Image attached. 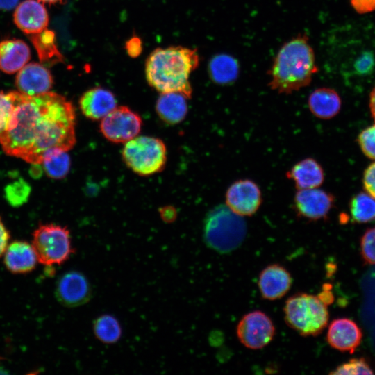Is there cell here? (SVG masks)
Returning <instances> with one entry per match:
<instances>
[{"mask_svg":"<svg viewBox=\"0 0 375 375\" xmlns=\"http://www.w3.org/2000/svg\"><path fill=\"white\" fill-rule=\"evenodd\" d=\"M14 109L0 144L8 156L42 164L51 151H68L76 143V113L72 103L52 92L28 95L8 92Z\"/></svg>","mask_w":375,"mask_h":375,"instance_id":"cell-1","label":"cell"},{"mask_svg":"<svg viewBox=\"0 0 375 375\" xmlns=\"http://www.w3.org/2000/svg\"><path fill=\"white\" fill-rule=\"evenodd\" d=\"M318 71L308 35L299 33L279 49L267 72L268 85L280 94H290L309 85Z\"/></svg>","mask_w":375,"mask_h":375,"instance_id":"cell-2","label":"cell"},{"mask_svg":"<svg viewBox=\"0 0 375 375\" xmlns=\"http://www.w3.org/2000/svg\"><path fill=\"white\" fill-rule=\"evenodd\" d=\"M199 63L196 49L170 47L154 50L146 62V78L149 85L161 93L179 92L192 97L189 78Z\"/></svg>","mask_w":375,"mask_h":375,"instance_id":"cell-3","label":"cell"},{"mask_svg":"<svg viewBox=\"0 0 375 375\" xmlns=\"http://www.w3.org/2000/svg\"><path fill=\"white\" fill-rule=\"evenodd\" d=\"M242 217L226 205H219L210 210L203 225V236L208 246L221 253L238 247L247 232Z\"/></svg>","mask_w":375,"mask_h":375,"instance_id":"cell-4","label":"cell"},{"mask_svg":"<svg viewBox=\"0 0 375 375\" xmlns=\"http://www.w3.org/2000/svg\"><path fill=\"white\" fill-rule=\"evenodd\" d=\"M283 310L287 324L302 336H316L328 324L327 304L318 296L295 294L286 300Z\"/></svg>","mask_w":375,"mask_h":375,"instance_id":"cell-5","label":"cell"},{"mask_svg":"<svg viewBox=\"0 0 375 375\" xmlns=\"http://www.w3.org/2000/svg\"><path fill=\"white\" fill-rule=\"evenodd\" d=\"M122 158L133 172L140 176H149L160 172L167 160V149L159 138L136 136L126 142Z\"/></svg>","mask_w":375,"mask_h":375,"instance_id":"cell-6","label":"cell"},{"mask_svg":"<svg viewBox=\"0 0 375 375\" xmlns=\"http://www.w3.org/2000/svg\"><path fill=\"white\" fill-rule=\"evenodd\" d=\"M31 244L38 261L49 267L62 264L74 252L69 231L54 224H40L33 231Z\"/></svg>","mask_w":375,"mask_h":375,"instance_id":"cell-7","label":"cell"},{"mask_svg":"<svg viewBox=\"0 0 375 375\" xmlns=\"http://www.w3.org/2000/svg\"><path fill=\"white\" fill-rule=\"evenodd\" d=\"M142 124L138 113L126 106H119L101 119L100 131L108 140L124 143L139 134Z\"/></svg>","mask_w":375,"mask_h":375,"instance_id":"cell-8","label":"cell"},{"mask_svg":"<svg viewBox=\"0 0 375 375\" xmlns=\"http://www.w3.org/2000/svg\"><path fill=\"white\" fill-rule=\"evenodd\" d=\"M275 332L270 317L260 310L244 315L236 328L240 342L251 349H260L267 346L273 340Z\"/></svg>","mask_w":375,"mask_h":375,"instance_id":"cell-9","label":"cell"},{"mask_svg":"<svg viewBox=\"0 0 375 375\" xmlns=\"http://www.w3.org/2000/svg\"><path fill=\"white\" fill-rule=\"evenodd\" d=\"M335 197L317 188L298 190L293 200L297 215L309 221H317L327 217L333 207Z\"/></svg>","mask_w":375,"mask_h":375,"instance_id":"cell-10","label":"cell"},{"mask_svg":"<svg viewBox=\"0 0 375 375\" xmlns=\"http://www.w3.org/2000/svg\"><path fill=\"white\" fill-rule=\"evenodd\" d=\"M226 205L242 217L254 215L262 203V194L252 180L240 179L233 183L226 192Z\"/></svg>","mask_w":375,"mask_h":375,"instance_id":"cell-11","label":"cell"},{"mask_svg":"<svg viewBox=\"0 0 375 375\" xmlns=\"http://www.w3.org/2000/svg\"><path fill=\"white\" fill-rule=\"evenodd\" d=\"M56 296L59 302L65 306H79L91 298V285L83 274L70 271L58 280Z\"/></svg>","mask_w":375,"mask_h":375,"instance_id":"cell-12","label":"cell"},{"mask_svg":"<svg viewBox=\"0 0 375 375\" xmlns=\"http://www.w3.org/2000/svg\"><path fill=\"white\" fill-rule=\"evenodd\" d=\"M258 288L263 299L276 300L285 296L292 285L288 269L278 264L266 267L258 277Z\"/></svg>","mask_w":375,"mask_h":375,"instance_id":"cell-13","label":"cell"},{"mask_svg":"<svg viewBox=\"0 0 375 375\" xmlns=\"http://www.w3.org/2000/svg\"><path fill=\"white\" fill-rule=\"evenodd\" d=\"M362 334L356 323L348 318H338L329 324L326 340L334 349L353 353L361 342Z\"/></svg>","mask_w":375,"mask_h":375,"instance_id":"cell-14","label":"cell"},{"mask_svg":"<svg viewBox=\"0 0 375 375\" xmlns=\"http://www.w3.org/2000/svg\"><path fill=\"white\" fill-rule=\"evenodd\" d=\"M16 26L28 35L47 28L49 17L43 3L38 0H25L14 12Z\"/></svg>","mask_w":375,"mask_h":375,"instance_id":"cell-15","label":"cell"},{"mask_svg":"<svg viewBox=\"0 0 375 375\" xmlns=\"http://www.w3.org/2000/svg\"><path fill=\"white\" fill-rule=\"evenodd\" d=\"M52 85L53 78L50 72L36 62L26 64L18 71L16 76L18 91L31 96L49 92Z\"/></svg>","mask_w":375,"mask_h":375,"instance_id":"cell-16","label":"cell"},{"mask_svg":"<svg viewBox=\"0 0 375 375\" xmlns=\"http://www.w3.org/2000/svg\"><path fill=\"white\" fill-rule=\"evenodd\" d=\"M116 105L117 101L113 93L100 87L88 90L79 100L82 113L92 120L103 118Z\"/></svg>","mask_w":375,"mask_h":375,"instance_id":"cell-17","label":"cell"},{"mask_svg":"<svg viewBox=\"0 0 375 375\" xmlns=\"http://www.w3.org/2000/svg\"><path fill=\"white\" fill-rule=\"evenodd\" d=\"M3 256L7 269L13 274L28 273L35 269L38 262L32 244L24 240L8 244Z\"/></svg>","mask_w":375,"mask_h":375,"instance_id":"cell-18","label":"cell"},{"mask_svg":"<svg viewBox=\"0 0 375 375\" xmlns=\"http://www.w3.org/2000/svg\"><path fill=\"white\" fill-rule=\"evenodd\" d=\"M297 190L319 188L324 182V172L321 165L314 158H307L294 165L286 173Z\"/></svg>","mask_w":375,"mask_h":375,"instance_id":"cell-19","label":"cell"},{"mask_svg":"<svg viewBox=\"0 0 375 375\" xmlns=\"http://www.w3.org/2000/svg\"><path fill=\"white\" fill-rule=\"evenodd\" d=\"M31 52L28 45L20 40L0 42V69L7 74L21 69L28 61Z\"/></svg>","mask_w":375,"mask_h":375,"instance_id":"cell-20","label":"cell"},{"mask_svg":"<svg viewBox=\"0 0 375 375\" xmlns=\"http://www.w3.org/2000/svg\"><path fill=\"white\" fill-rule=\"evenodd\" d=\"M308 104L310 112L315 117L328 119L338 114L342 101L335 90L319 88L313 90L309 95Z\"/></svg>","mask_w":375,"mask_h":375,"instance_id":"cell-21","label":"cell"},{"mask_svg":"<svg viewBox=\"0 0 375 375\" xmlns=\"http://www.w3.org/2000/svg\"><path fill=\"white\" fill-rule=\"evenodd\" d=\"M186 99L184 94L179 92L161 93L156 105L158 115L167 124L180 123L188 113Z\"/></svg>","mask_w":375,"mask_h":375,"instance_id":"cell-22","label":"cell"},{"mask_svg":"<svg viewBox=\"0 0 375 375\" xmlns=\"http://www.w3.org/2000/svg\"><path fill=\"white\" fill-rule=\"evenodd\" d=\"M239 62L236 58L226 53L213 56L208 64V73L211 80L221 85L233 83L238 77Z\"/></svg>","mask_w":375,"mask_h":375,"instance_id":"cell-23","label":"cell"},{"mask_svg":"<svg viewBox=\"0 0 375 375\" xmlns=\"http://www.w3.org/2000/svg\"><path fill=\"white\" fill-rule=\"evenodd\" d=\"M28 37L42 62L52 63L62 60V56L56 44L54 32L46 28L40 33L30 35Z\"/></svg>","mask_w":375,"mask_h":375,"instance_id":"cell-24","label":"cell"},{"mask_svg":"<svg viewBox=\"0 0 375 375\" xmlns=\"http://www.w3.org/2000/svg\"><path fill=\"white\" fill-rule=\"evenodd\" d=\"M95 337L104 344L117 342L122 337V329L118 319L113 315L103 314L99 316L93 323Z\"/></svg>","mask_w":375,"mask_h":375,"instance_id":"cell-25","label":"cell"},{"mask_svg":"<svg viewBox=\"0 0 375 375\" xmlns=\"http://www.w3.org/2000/svg\"><path fill=\"white\" fill-rule=\"evenodd\" d=\"M42 164L48 176L61 179L68 174L71 160L67 151L56 149L45 156Z\"/></svg>","mask_w":375,"mask_h":375,"instance_id":"cell-26","label":"cell"},{"mask_svg":"<svg viewBox=\"0 0 375 375\" xmlns=\"http://www.w3.org/2000/svg\"><path fill=\"white\" fill-rule=\"evenodd\" d=\"M349 208L352 219L358 223L375 220V199L368 193L361 192L353 196Z\"/></svg>","mask_w":375,"mask_h":375,"instance_id":"cell-27","label":"cell"},{"mask_svg":"<svg viewBox=\"0 0 375 375\" xmlns=\"http://www.w3.org/2000/svg\"><path fill=\"white\" fill-rule=\"evenodd\" d=\"M31 188L24 179L19 178L5 188V197L13 207H19L26 203L31 194Z\"/></svg>","mask_w":375,"mask_h":375,"instance_id":"cell-28","label":"cell"},{"mask_svg":"<svg viewBox=\"0 0 375 375\" xmlns=\"http://www.w3.org/2000/svg\"><path fill=\"white\" fill-rule=\"evenodd\" d=\"M331 374H372L371 367L362 358H352L336 367Z\"/></svg>","mask_w":375,"mask_h":375,"instance_id":"cell-29","label":"cell"},{"mask_svg":"<svg viewBox=\"0 0 375 375\" xmlns=\"http://www.w3.org/2000/svg\"><path fill=\"white\" fill-rule=\"evenodd\" d=\"M360 250L365 262L375 265V227L367 229L362 236Z\"/></svg>","mask_w":375,"mask_h":375,"instance_id":"cell-30","label":"cell"},{"mask_svg":"<svg viewBox=\"0 0 375 375\" xmlns=\"http://www.w3.org/2000/svg\"><path fill=\"white\" fill-rule=\"evenodd\" d=\"M358 142L362 153L375 160V124L362 130L358 136Z\"/></svg>","mask_w":375,"mask_h":375,"instance_id":"cell-31","label":"cell"},{"mask_svg":"<svg viewBox=\"0 0 375 375\" xmlns=\"http://www.w3.org/2000/svg\"><path fill=\"white\" fill-rule=\"evenodd\" d=\"M353 68L356 75H370L375 68V56L369 51H363L354 60Z\"/></svg>","mask_w":375,"mask_h":375,"instance_id":"cell-32","label":"cell"},{"mask_svg":"<svg viewBox=\"0 0 375 375\" xmlns=\"http://www.w3.org/2000/svg\"><path fill=\"white\" fill-rule=\"evenodd\" d=\"M14 109V104L9 93L0 92V133L7 127Z\"/></svg>","mask_w":375,"mask_h":375,"instance_id":"cell-33","label":"cell"},{"mask_svg":"<svg viewBox=\"0 0 375 375\" xmlns=\"http://www.w3.org/2000/svg\"><path fill=\"white\" fill-rule=\"evenodd\" d=\"M363 185L367 192L375 199V162L372 163L365 169Z\"/></svg>","mask_w":375,"mask_h":375,"instance_id":"cell-34","label":"cell"},{"mask_svg":"<svg viewBox=\"0 0 375 375\" xmlns=\"http://www.w3.org/2000/svg\"><path fill=\"white\" fill-rule=\"evenodd\" d=\"M351 4L360 14H365L375 10V0H351Z\"/></svg>","mask_w":375,"mask_h":375,"instance_id":"cell-35","label":"cell"},{"mask_svg":"<svg viewBox=\"0 0 375 375\" xmlns=\"http://www.w3.org/2000/svg\"><path fill=\"white\" fill-rule=\"evenodd\" d=\"M9 240V231L5 226L2 219L0 217V257L3 255L6 247L8 245Z\"/></svg>","mask_w":375,"mask_h":375,"instance_id":"cell-36","label":"cell"},{"mask_svg":"<svg viewBox=\"0 0 375 375\" xmlns=\"http://www.w3.org/2000/svg\"><path fill=\"white\" fill-rule=\"evenodd\" d=\"M128 53L132 57L138 56L142 50L141 41L138 38L129 40L126 45Z\"/></svg>","mask_w":375,"mask_h":375,"instance_id":"cell-37","label":"cell"},{"mask_svg":"<svg viewBox=\"0 0 375 375\" xmlns=\"http://www.w3.org/2000/svg\"><path fill=\"white\" fill-rule=\"evenodd\" d=\"M161 217L167 222H171L175 219L176 214L172 208H165L160 211Z\"/></svg>","mask_w":375,"mask_h":375,"instance_id":"cell-38","label":"cell"},{"mask_svg":"<svg viewBox=\"0 0 375 375\" xmlns=\"http://www.w3.org/2000/svg\"><path fill=\"white\" fill-rule=\"evenodd\" d=\"M19 0H0V10H8L14 8Z\"/></svg>","mask_w":375,"mask_h":375,"instance_id":"cell-39","label":"cell"},{"mask_svg":"<svg viewBox=\"0 0 375 375\" xmlns=\"http://www.w3.org/2000/svg\"><path fill=\"white\" fill-rule=\"evenodd\" d=\"M40 165L32 164L29 173L33 178H38L42 176L43 170Z\"/></svg>","mask_w":375,"mask_h":375,"instance_id":"cell-40","label":"cell"},{"mask_svg":"<svg viewBox=\"0 0 375 375\" xmlns=\"http://www.w3.org/2000/svg\"><path fill=\"white\" fill-rule=\"evenodd\" d=\"M369 108L372 116L375 121V87L373 88L369 96Z\"/></svg>","mask_w":375,"mask_h":375,"instance_id":"cell-41","label":"cell"},{"mask_svg":"<svg viewBox=\"0 0 375 375\" xmlns=\"http://www.w3.org/2000/svg\"><path fill=\"white\" fill-rule=\"evenodd\" d=\"M42 3L56 4L57 3H61L62 0H38Z\"/></svg>","mask_w":375,"mask_h":375,"instance_id":"cell-42","label":"cell"}]
</instances>
